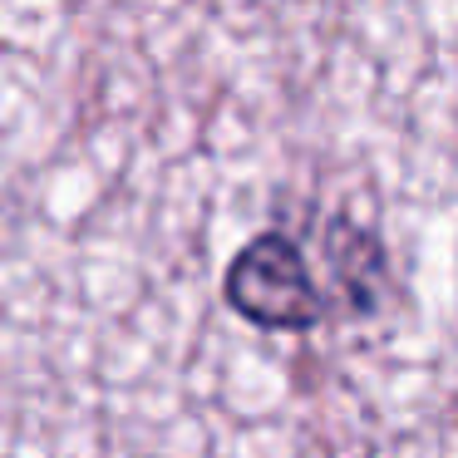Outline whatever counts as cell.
Listing matches in <instances>:
<instances>
[{
  "label": "cell",
  "mask_w": 458,
  "mask_h": 458,
  "mask_svg": "<svg viewBox=\"0 0 458 458\" xmlns=\"http://www.w3.org/2000/svg\"><path fill=\"white\" fill-rule=\"evenodd\" d=\"M326 251H330V271H335V286L345 291V301L355 310H369L379 296V276H385L379 237H369L350 217H335L326 227Z\"/></svg>",
  "instance_id": "obj_2"
},
{
  "label": "cell",
  "mask_w": 458,
  "mask_h": 458,
  "mask_svg": "<svg viewBox=\"0 0 458 458\" xmlns=\"http://www.w3.org/2000/svg\"><path fill=\"white\" fill-rule=\"evenodd\" d=\"M222 296L242 320L261 330H310L326 316V291L316 286L301 247L281 232H261L237 251Z\"/></svg>",
  "instance_id": "obj_1"
}]
</instances>
